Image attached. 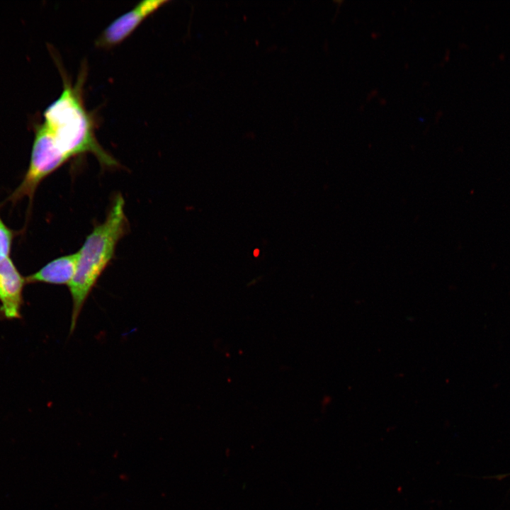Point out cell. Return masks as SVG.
Instances as JSON below:
<instances>
[{
	"mask_svg": "<svg viewBox=\"0 0 510 510\" xmlns=\"http://www.w3.org/2000/svg\"><path fill=\"white\" fill-rule=\"evenodd\" d=\"M128 230L125 200L122 195L117 194L104 221L94 227L76 251L74 274L67 285L72 302L70 335L75 330L89 296L113 259L117 244Z\"/></svg>",
	"mask_w": 510,
	"mask_h": 510,
	"instance_id": "obj_1",
	"label": "cell"
},
{
	"mask_svg": "<svg viewBox=\"0 0 510 510\" xmlns=\"http://www.w3.org/2000/svg\"><path fill=\"white\" fill-rule=\"evenodd\" d=\"M84 74L79 75L75 85L63 76L60 96L43 113L44 123L52 132L57 144L69 157L91 153L103 168H115L119 163L98 142L94 125L82 99Z\"/></svg>",
	"mask_w": 510,
	"mask_h": 510,
	"instance_id": "obj_2",
	"label": "cell"
},
{
	"mask_svg": "<svg viewBox=\"0 0 510 510\" xmlns=\"http://www.w3.org/2000/svg\"><path fill=\"white\" fill-rule=\"evenodd\" d=\"M68 160L47 126L44 123L38 125L28 169L11 199L18 200L28 197L32 200L40 182Z\"/></svg>",
	"mask_w": 510,
	"mask_h": 510,
	"instance_id": "obj_3",
	"label": "cell"
},
{
	"mask_svg": "<svg viewBox=\"0 0 510 510\" xmlns=\"http://www.w3.org/2000/svg\"><path fill=\"white\" fill-rule=\"evenodd\" d=\"M166 0L140 1L130 11L114 20L100 35L96 45L111 47L123 41L149 16L167 3Z\"/></svg>",
	"mask_w": 510,
	"mask_h": 510,
	"instance_id": "obj_4",
	"label": "cell"
},
{
	"mask_svg": "<svg viewBox=\"0 0 510 510\" xmlns=\"http://www.w3.org/2000/svg\"><path fill=\"white\" fill-rule=\"evenodd\" d=\"M25 283L10 257L0 260V311L6 319L21 317Z\"/></svg>",
	"mask_w": 510,
	"mask_h": 510,
	"instance_id": "obj_5",
	"label": "cell"
},
{
	"mask_svg": "<svg viewBox=\"0 0 510 510\" xmlns=\"http://www.w3.org/2000/svg\"><path fill=\"white\" fill-rule=\"evenodd\" d=\"M77 259L76 252L60 256L26 278L29 283H42L68 285L74 274Z\"/></svg>",
	"mask_w": 510,
	"mask_h": 510,
	"instance_id": "obj_6",
	"label": "cell"
},
{
	"mask_svg": "<svg viewBox=\"0 0 510 510\" xmlns=\"http://www.w3.org/2000/svg\"><path fill=\"white\" fill-rule=\"evenodd\" d=\"M13 239L11 230L0 217V260L9 257Z\"/></svg>",
	"mask_w": 510,
	"mask_h": 510,
	"instance_id": "obj_7",
	"label": "cell"
},
{
	"mask_svg": "<svg viewBox=\"0 0 510 510\" xmlns=\"http://www.w3.org/2000/svg\"><path fill=\"white\" fill-rule=\"evenodd\" d=\"M259 249H255L254 251V255L255 256H257L259 255Z\"/></svg>",
	"mask_w": 510,
	"mask_h": 510,
	"instance_id": "obj_8",
	"label": "cell"
}]
</instances>
